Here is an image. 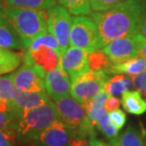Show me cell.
Masks as SVG:
<instances>
[{"label": "cell", "instance_id": "4dcf8cb0", "mask_svg": "<svg viewBox=\"0 0 146 146\" xmlns=\"http://www.w3.org/2000/svg\"><path fill=\"white\" fill-rule=\"evenodd\" d=\"M14 137L11 132L0 128V146H13L12 139Z\"/></svg>", "mask_w": 146, "mask_h": 146}, {"label": "cell", "instance_id": "2e32d148", "mask_svg": "<svg viewBox=\"0 0 146 146\" xmlns=\"http://www.w3.org/2000/svg\"><path fill=\"white\" fill-rule=\"evenodd\" d=\"M109 141L112 146H146V130L129 125L122 135Z\"/></svg>", "mask_w": 146, "mask_h": 146}, {"label": "cell", "instance_id": "44dd1931", "mask_svg": "<svg viewBox=\"0 0 146 146\" xmlns=\"http://www.w3.org/2000/svg\"><path fill=\"white\" fill-rule=\"evenodd\" d=\"M55 4L56 0H0V8L17 7L48 10Z\"/></svg>", "mask_w": 146, "mask_h": 146}, {"label": "cell", "instance_id": "d6986e66", "mask_svg": "<svg viewBox=\"0 0 146 146\" xmlns=\"http://www.w3.org/2000/svg\"><path fill=\"white\" fill-rule=\"evenodd\" d=\"M24 53H18L0 46V76L13 72L23 61Z\"/></svg>", "mask_w": 146, "mask_h": 146}, {"label": "cell", "instance_id": "83f0119b", "mask_svg": "<svg viewBox=\"0 0 146 146\" xmlns=\"http://www.w3.org/2000/svg\"><path fill=\"white\" fill-rule=\"evenodd\" d=\"M123 0H89L91 9L94 11H104L111 9Z\"/></svg>", "mask_w": 146, "mask_h": 146}, {"label": "cell", "instance_id": "52a82bcc", "mask_svg": "<svg viewBox=\"0 0 146 146\" xmlns=\"http://www.w3.org/2000/svg\"><path fill=\"white\" fill-rule=\"evenodd\" d=\"M72 25L70 12L61 4H55L48 10V31L58 41L61 57L69 44Z\"/></svg>", "mask_w": 146, "mask_h": 146}, {"label": "cell", "instance_id": "8d00e7d4", "mask_svg": "<svg viewBox=\"0 0 146 146\" xmlns=\"http://www.w3.org/2000/svg\"><path fill=\"white\" fill-rule=\"evenodd\" d=\"M144 95L146 96V91H145V92H144Z\"/></svg>", "mask_w": 146, "mask_h": 146}, {"label": "cell", "instance_id": "e0dca14e", "mask_svg": "<svg viewBox=\"0 0 146 146\" xmlns=\"http://www.w3.org/2000/svg\"><path fill=\"white\" fill-rule=\"evenodd\" d=\"M106 71L109 74H123L128 76H135L146 71V60L139 55L122 63L110 65Z\"/></svg>", "mask_w": 146, "mask_h": 146}, {"label": "cell", "instance_id": "d590c367", "mask_svg": "<svg viewBox=\"0 0 146 146\" xmlns=\"http://www.w3.org/2000/svg\"><path fill=\"white\" fill-rule=\"evenodd\" d=\"M89 141H90V143H91L92 146H112L111 144H108V143H106V142L98 139L97 138H96V136L89 138Z\"/></svg>", "mask_w": 146, "mask_h": 146}, {"label": "cell", "instance_id": "1f68e13d", "mask_svg": "<svg viewBox=\"0 0 146 146\" xmlns=\"http://www.w3.org/2000/svg\"><path fill=\"white\" fill-rule=\"evenodd\" d=\"M120 102L117 97H115L113 95H110L106 100L104 102V110L107 111V112H110V111H113L115 110H118L120 108Z\"/></svg>", "mask_w": 146, "mask_h": 146}, {"label": "cell", "instance_id": "5b68a950", "mask_svg": "<svg viewBox=\"0 0 146 146\" xmlns=\"http://www.w3.org/2000/svg\"><path fill=\"white\" fill-rule=\"evenodd\" d=\"M69 44L85 49L88 53L102 47L97 24L91 17L77 15L72 18Z\"/></svg>", "mask_w": 146, "mask_h": 146}, {"label": "cell", "instance_id": "8fae6325", "mask_svg": "<svg viewBox=\"0 0 146 146\" xmlns=\"http://www.w3.org/2000/svg\"><path fill=\"white\" fill-rule=\"evenodd\" d=\"M88 54L85 49L70 46L62 55L60 64L71 80L89 70Z\"/></svg>", "mask_w": 146, "mask_h": 146}, {"label": "cell", "instance_id": "d6a6232c", "mask_svg": "<svg viewBox=\"0 0 146 146\" xmlns=\"http://www.w3.org/2000/svg\"><path fill=\"white\" fill-rule=\"evenodd\" d=\"M70 146H92L86 138H72L70 141Z\"/></svg>", "mask_w": 146, "mask_h": 146}, {"label": "cell", "instance_id": "4fadbf2b", "mask_svg": "<svg viewBox=\"0 0 146 146\" xmlns=\"http://www.w3.org/2000/svg\"><path fill=\"white\" fill-rule=\"evenodd\" d=\"M45 83L46 92L53 100L69 95L70 94L71 79L62 68L60 62L55 69L46 74Z\"/></svg>", "mask_w": 146, "mask_h": 146}, {"label": "cell", "instance_id": "5bb4252c", "mask_svg": "<svg viewBox=\"0 0 146 146\" xmlns=\"http://www.w3.org/2000/svg\"><path fill=\"white\" fill-rule=\"evenodd\" d=\"M50 97L46 92H24L16 89L12 97L10 108L16 115L30 108H37L48 103Z\"/></svg>", "mask_w": 146, "mask_h": 146}, {"label": "cell", "instance_id": "484cf974", "mask_svg": "<svg viewBox=\"0 0 146 146\" xmlns=\"http://www.w3.org/2000/svg\"><path fill=\"white\" fill-rule=\"evenodd\" d=\"M41 45H46V46H49V47L55 49L57 50L61 55V51H60V46H59L58 41L56 40V38L50 34L49 32H46L42 35H40L39 37H37L34 40H32L30 42L29 47L26 50H35Z\"/></svg>", "mask_w": 146, "mask_h": 146}, {"label": "cell", "instance_id": "f1b7e54d", "mask_svg": "<svg viewBox=\"0 0 146 146\" xmlns=\"http://www.w3.org/2000/svg\"><path fill=\"white\" fill-rule=\"evenodd\" d=\"M109 118L110 121L112 123V125L116 127V128L119 130L122 129V127L124 126L126 123V115L123 112L122 110H115L113 111H110L109 112Z\"/></svg>", "mask_w": 146, "mask_h": 146}, {"label": "cell", "instance_id": "30bf717a", "mask_svg": "<svg viewBox=\"0 0 146 146\" xmlns=\"http://www.w3.org/2000/svg\"><path fill=\"white\" fill-rule=\"evenodd\" d=\"M15 88L24 92H46L45 76L32 65L24 63L12 74Z\"/></svg>", "mask_w": 146, "mask_h": 146}, {"label": "cell", "instance_id": "ba28073f", "mask_svg": "<svg viewBox=\"0 0 146 146\" xmlns=\"http://www.w3.org/2000/svg\"><path fill=\"white\" fill-rule=\"evenodd\" d=\"M102 50L110 60L111 65L122 63L139 56L138 32L112 40L104 46Z\"/></svg>", "mask_w": 146, "mask_h": 146}, {"label": "cell", "instance_id": "8992f818", "mask_svg": "<svg viewBox=\"0 0 146 146\" xmlns=\"http://www.w3.org/2000/svg\"><path fill=\"white\" fill-rule=\"evenodd\" d=\"M109 74L106 70H88L76 78L71 80L70 94L81 104L85 105L94 98L102 89Z\"/></svg>", "mask_w": 146, "mask_h": 146}, {"label": "cell", "instance_id": "836d02e7", "mask_svg": "<svg viewBox=\"0 0 146 146\" xmlns=\"http://www.w3.org/2000/svg\"><path fill=\"white\" fill-rule=\"evenodd\" d=\"M138 32L141 34L142 37H144V38L146 39V7H145V10L143 11V14H142L141 20V22H139Z\"/></svg>", "mask_w": 146, "mask_h": 146}, {"label": "cell", "instance_id": "cb8c5ba5", "mask_svg": "<svg viewBox=\"0 0 146 146\" xmlns=\"http://www.w3.org/2000/svg\"><path fill=\"white\" fill-rule=\"evenodd\" d=\"M96 125H97L98 129L100 130L102 134L107 139H109V141L117 138V137L119 136L118 135L119 130L112 125V123H111V121H110V118H109V114L107 113V111L105 110L100 114V116H99L97 120Z\"/></svg>", "mask_w": 146, "mask_h": 146}, {"label": "cell", "instance_id": "f546056e", "mask_svg": "<svg viewBox=\"0 0 146 146\" xmlns=\"http://www.w3.org/2000/svg\"><path fill=\"white\" fill-rule=\"evenodd\" d=\"M132 83L137 91H139L142 94H144L146 91V71L133 76Z\"/></svg>", "mask_w": 146, "mask_h": 146}, {"label": "cell", "instance_id": "6da1fadb", "mask_svg": "<svg viewBox=\"0 0 146 146\" xmlns=\"http://www.w3.org/2000/svg\"><path fill=\"white\" fill-rule=\"evenodd\" d=\"M145 7L146 0H123L106 11L91 12L102 46L114 39L138 32Z\"/></svg>", "mask_w": 146, "mask_h": 146}, {"label": "cell", "instance_id": "e575fe53", "mask_svg": "<svg viewBox=\"0 0 146 146\" xmlns=\"http://www.w3.org/2000/svg\"><path fill=\"white\" fill-rule=\"evenodd\" d=\"M138 40L139 44V55L146 60V39L138 32Z\"/></svg>", "mask_w": 146, "mask_h": 146}, {"label": "cell", "instance_id": "9a60e30c", "mask_svg": "<svg viewBox=\"0 0 146 146\" xmlns=\"http://www.w3.org/2000/svg\"><path fill=\"white\" fill-rule=\"evenodd\" d=\"M0 46L7 49L26 50L24 39L15 30L13 26L3 15L0 10Z\"/></svg>", "mask_w": 146, "mask_h": 146}, {"label": "cell", "instance_id": "7402d4cb", "mask_svg": "<svg viewBox=\"0 0 146 146\" xmlns=\"http://www.w3.org/2000/svg\"><path fill=\"white\" fill-rule=\"evenodd\" d=\"M15 88L12 74L8 76H0V104L10 106L13 97Z\"/></svg>", "mask_w": 146, "mask_h": 146}, {"label": "cell", "instance_id": "ac0fdd59", "mask_svg": "<svg viewBox=\"0 0 146 146\" xmlns=\"http://www.w3.org/2000/svg\"><path fill=\"white\" fill-rule=\"evenodd\" d=\"M120 104L126 112L141 115L146 112V101L139 91H126L122 94Z\"/></svg>", "mask_w": 146, "mask_h": 146}, {"label": "cell", "instance_id": "4316f807", "mask_svg": "<svg viewBox=\"0 0 146 146\" xmlns=\"http://www.w3.org/2000/svg\"><path fill=\"white\" fill-rule=\"evenodd\" d=\"M15 114L11 110H1L0 108V128L7 130V131H11V125L13 123ZM13 134V133H12ZM14 135V134H13Z\"/></svg>", "mask_w": 146, "mask_h": 146}, {"label": "cell", "instance_id": "277c9868", "mask_svg": "<svg viewBox=\"0 0 146 146\" xmlns=\"http://www.w3.org/2000/svg\"><path fill=\"white\" fill-rule=\"evenodd\" d=\"M59 120L73 133V138L94 137V125L89 121L85 108L72 96L67 95L54 100Z\"/></svg>", "mask_w": 146, "mask_h": 146}, {"label": "cell", "instance_id": "9c48e42d", "mask_svg": "<svg viewBox=\"0 0 146 146\" xmlns=\"http://www.w3.org/2000/svg\"><path fill=\"white\" fill-rule=\"evenodd\" d=\"M60 58L61 55L57 50L49 46L41 45L35 50L25 51L23 62L32 65L33 67L46 74L58 66Z\"/></svg>", "mask_w": 146, "mask_h": 146}, {"label": "cell", "instance_id": "7c38bea8", "mask_svg": "<svg viewBox=\"0 0 146 146\" xmlns=\"http://www.w3.org/2000/svg\"><path fill=\"white\" fill-rule=\"evenodd\" d=\"M73 133L61 120L54 121L36 139L37 146H70Z\"/></svg>", "mask_w": 146, "mask_h": 146}, {"label": "cell", "instance_id": "d4e9b609", "mask_svg": "<svg viewBox=\"0 0 146 146\" xmlns=\"http://www.w3.org/2000/svg\"><path fill=\"white\" fill-rule=\"evenodd\" d=\"M89 69L93 71L107 70L110 67L111 62L104 50H95L88 54Z\"/></svg>", "mask_w": 146, "mask_h": 146}, {"label": "cell", "instance_id": "ffe728a7", "mask_svg": "<svg viewBox=\"0 0 146 146\" xmlns=\"http://www.w3.org/2000/svg\"><path fill=\"white\" fill-rule=\"evenodd\" d=\"M133 85L132 79L122 74H117L111 78H108L104 86V90L110 95H122L124 92L128 91Z\"/></svg>", "mask_w": 146, "mask_h": 146}, {"label": "cell", "instance_id": "603a6c76", "mask_svg": "<svg viewBox=\"0 0 146 146\" xmlns=\"http://www.w3.org/2000/svg\"><path fill=\"white\" fill-rule=\"evenodd\" d=\"M56 1L75 16L91 13L92 9L89 0H56Z\"/></svg>", "mask_w": 146, "mask_h": 146}, {"label": "cell", "instance_id": "3957f363", "mask_svg": "<svg viewBox=\"0 0 146 146\" xmlns=\"http://www.w3.org/2000/svg\"><path fill=\"white\" fill-rule=\"evenodd\" d=\"M3 15L22 37L28 49L30 42L48 32V10L1 7Z\"/></svg>", "mask_w": 146, "mask_h": 146}, {"label": "cell", "instance_id": "7a4b0ae2", "mask_svg": "<svg viewBox=\"0 0 146 146\" xmlns=\"http://www.w3.org/2000/svg\"><path fill=\"white\" fill-rule=\"evenodd\" d=\"M59 120L53 101L40 107L30 108L15 115L11 131L21 141H36L39 135L54 121Z\"/></svg>", "mask_w": 146, "mask_h": 146}]
</instances>
